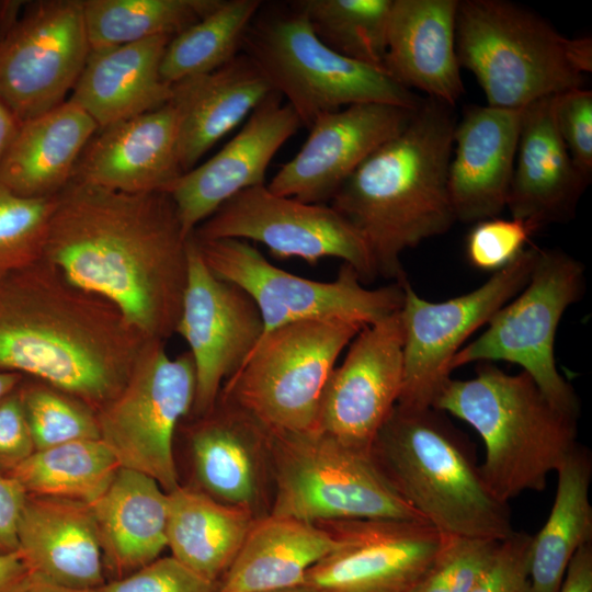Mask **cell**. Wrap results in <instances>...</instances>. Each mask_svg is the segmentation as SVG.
Instances as JSON below:
<instances>
[{
    "label": "cell",
    "instance_id": "6da1fadb",
    "mask_svg": "<svg viewBox=\"0 0 592 592\" xmlns=\"http://www.w3.org/2000/svg\"><path fill=\"white\" fill-rule=\"evenodd\" d=\"M189 237L168 193L72 179L57 194L43 260L111 303L147 339L166 341L181 314Z\"/></svg>",
    "mask_w": 592,
    "mask_h": 592
},
{
    "label": "cell",
    "instance_id": "7a4b0ae2",
    "mask_svg": "<svg viewBox=\"0 0 592 592\" xmlns=\"http://www.w3.org/2000/svg\"><path fill=\"white\" fill-rule=\"evenodd\" d=\"M148 341L111 303L44 260L0 280V371L50 385L95 412L126 384Z\"/></svg>",
    "mask_w": 592,
    "mask_h": 592
},
{
    "label": "cell",
    "instance_id": "3957f363",
    "mask_svg": "<svg viewBox=\"0 0 592 592\" xmlns=\"http://www.w3.org/2000/svg\"><path fill=\"white\" fill-rule=\"evenodd\" d=\"M453 107L425 99L407 127L367 157L342 183L334 208L366 244L376 276L402 282V253L445 234L456 221L448 167Z\"/></svg>",
    "mask_w": 592,
    "mask_h": 592
},
{
    "label": "cell",
    "instance_id": "277c9868",
    "mask_svg": "<svg viewBox=\"0 0 592 592\" xmlns=\"http://www.w3.org/2000/svg\"><path fill=\"white\" fill-rule=\"evenodd\" d=\"M369 455L394 490L442 535L501 542L514 532L509 504L487 487L444 412L397 403Z\"/></svg>",
    "mask_w": 592,
    "mask_h": 592
},
{
    "label": "cell",
    "instance_id": "5b68a950",
    "mask_svg": "<svg viewBox=\"0 0 592 592\" xmlns=\"http://www.w3.org/2000/svg\"><path fill=\"white\" fill-rule=\"evenodd\" d=\"M433 408L469 424L485 444L482 478L500 501L543 491L577 447L578 419L553 406L525 372L482 363L469 379L451 378Z\"/></svg>",
    "mask_w": 592,
    "mask_h": 592
},
{
    "label": "cell",
    "instance_id": "8992f818",
    "mask_svg": "<svg viewBox=\"0 0 592 592\" xmlns=\"http://www.w3.org/2000/svg\"><path fill=\"white\" fill-rule=\"evenodd\" d=\"M456 53L487 105L519 110L582 88L592 39L569 38L542 16L505 0L458 1Z\"/></svg>",
    "mask_w": 592,
    "mask_h": 592
},
{
    "label": "cell",
    "instance_id": "52a82bcc",
    "mask_svg": "<svg viewBox=\"0 0 592 592\" xmlns=\"http://www.w3.org/2000/svg\"><path fill=\"white\" fill-rule=\"evenodd\" d=\"M288 11L259 12L242 44L275 92L309 128L321 115L362 103L418 109L423 102L384 68L358 62L327 47L306 16Z\"/></svg>",
    "mask_w": 592,
    "mask_h": 592
},
{
    "label": "cell",
    "instance_id": "ba28073f",
    "mask_svg": "<svg viewBox=\"0 0 592 592\" xmlns=\"http://www.w3.org/2000/svg\"><path fill=\"white\" fill-rule=\"evenodd\" d=\"M271 457L270 514L310 523L425 522L394 490L369 453L348 447L329 435L272 430Z\"/></svg>",
    "mask_w": 592,
    "mask_h": 592
},
{
    "label": "cell",
    "instance_id": "9c48e42d",
    "mask_svg": "<svg viewBox=\"0 0 592 592\" xmlns=\"http://www.w3.org/2000/svg\"><path fill=\"white\" fill-rule=\"evenodd\" d=\"M365 327L307 320L263 334L220 390L274 431L316 432L326 384L341 352Z\"/></svg>",
    "mask_w": 592,
    "mask_h": 592
},
{
    "label": "cell",
    "instance_id": "30bf717a",
    "mask_svg": "<svg viewBox=\"0 0 592 592\" xmlns=\"http://www.w3.org/2000/svg\"><path fill=\"white\" fill-rule=\"evenodd\" d=\"M584 291L585 269L578 259L561 249L538 248L525 286L455 354L452 371L478 362L516 364L553 406L579 419V398L557 369L555 340L562 316Z\"/></svg>",
    "mask_w": 592,
    "mask_h": 592
},
{
    "label": "cell",
    "instance_id": "8fae6325",
    "mask_svg": "<svg viewBox=\"0 0 592 592\" xmlns=\"http://www.w3.org/2000/svg\"><path fill=\"white\" fill-rule=\"evenodd\" d=\"M194 239L208 269L252 298L263 334L307 320L342 319L368 326L402 305L407 280L368 288L354 267L342 263L333 281H314L277 267L248 241Z\"/></svg>",
    "mask_w": 592,
    "mask_h": 592
},
{
    "label": "cell",
    "instance_id": "7c38bea8",
    "mask_svg": "<svg viewBox=\"0 0 592 592\" xmlns=\"http://www.w3.org/2000/svg\"><path fill=\"white\" fill-rule=\"evenodd\" d=\"M164 343H146L126 384L95 413L100 439L119 467L145 474L170 492L180 486L174 434L192 412L196 378L189 351L172 357Z\"/></svg>",
    "mask_w": 592,
    "mask_h": 592
},
{
    "label": "cell",
    "instance_id": "4fadbf2b",
    "mask_svg": "<svg viewBox=\"0 0 592 592\" xmlns=\"http://www.w3.org/2000/svg\"><path fill=\"white\" fill-rule=\"evenodd\" d=\"M538 247L530 246L508 266L466 294L443 301L420 297L408 281L399 309L403 378L398 403L425 408L452 378L451 363L465 341L527 283Z\"/></svg>",
    "mask_w": 592,
    "mask_h": 592
},
{
    "label": "cell",
    "instance_id": "5bb4252c",
    "mask_svg": "<svg viewBox=\"0 0 592 592\" xmlns=\"http://www.w3.org/2000/svg\"><path fill=\"white\" fill-rule=\"evenodd\" d=\"M192 235L260 242L277 259L298 258L310 265L337 258L354 267L364 284L377 277L365 242L334 208L275 195L265 184L230 197Z\"/></svg>",
    "mask_w": 592,
    "mask_h": 592
},
{
    "label": "cell",
    "instance_id": "9a60e30c",
    "mask_svg": "<svg viewBox=\"0 0 592 592\" xmlns=\"http://www.w3.org/2000/svg\"><path fill=\"white\" fill-rule=\"evenodd\" d=\"M89 52L82 0L27 4L0 37V102L19 122L58 106Z\"/></svg>",
    "mask_w": 592,
    "mask_h": 592
},
{
    "label": "cell",
    "instance_id": "2e32d148",
    "mask_svg": "<svg viewBox=\"0 0 592 592\" xmlns=\"http://www.w3.org/2000/svg\"><path fill=\"white\" fill-rule=\"evenodd\" d=\"M263 331L252 298L208 269L191 235L187 278L175 333L186 342L195 367L194 417L215 406L223 385L240 368Z\"/></svg>",
    "mask_w": 592,
    "mask_h": 592
},
{
    "label": "cell",
    "instance_id": "e0dca14e",
    "mask_svg": "<svg viewBox=\"0 0 592 592\" xmlns=\"http://www.w3.org/2000/svg\"><path fill=\"white\" fill-rule=\"evenodd\" d=\"M402 344L399 310L361 329L326 384L316 432L369 453L401 394Z\"/></svg>",
    "mask_w": 592,
    "mask_h": 592
},
{
    "label": "cell",
    "instance_id": "ac0fdd59",
    "mask_svg": "<svg viewBox=\"0 0 592 592\" xmlns=\"http://www.w3.org/2000/svg\"><path fill=\"white\" fill-rule=\"evenodd\" d=\"M339 546L306 574L317 592H411L435 558L443 535L422 521L321 522Z\"/></svg>",
    "mask_w": 592,
    "mask_h": 592
},
{
    "label": "cell",
    "instance_id": "d6986e66",
    "mask_svg": "<svg viewBox=\"0 0 592 592\" xmlns=\"http://www.w3.org/2000/svg\"><path fill=\"white\" fill-rule=\"evenodd\" d=\"M194 418L189 443L198 490L257 519L269 515L272 430L221 392L207 413Z\"/></svg>",
    "mask_w": 592,
    "mask_h": 592
},
{
    "label": "cell",
    "instance_id": "ffe728a7",
    "mask_svg": "<svg viewBox=\"0 0 592 592\" xmlns=\"http://www.w3.org/2000/svg\"><path fill=\"white\" fill-rule=\"evenodd\" d=\"M418 109L362 103L319 116L300 150L266 187L304 203L331 201L367 157L407 127Z\"/></svg>",
    "mask_w": 592,
    "mask_h": 592
},
{
    "label": "cell",
    "instance_id": "44dd1931",
    "mask_svg": "<svg viewBox=\"0 0 592 592\" xmlns=\"http://www.w3.org/2000/svg\"><path fill=\"white\" fill-rule=\"evenodd\" d=\"M282 100L272 92L216 155L182 173L167 189L185 236L237 193L264 184L273 157L301 127L293 109Z\"/></svg>",
    "mask_w": 592,
    "mask_h": 592
},
{
    "label": "cell",
    "instance_id": "7402d4cb",
    "mask_svg": "<svg viewBox=\"0 0 592 592\" xmlns=\"http://www.w3.org/2000/svg\"><path fill=\"white\" fill-rule=\"evenodd\" d=\"M179 113L166 105L96 132L72 179L125 193L166 192L183 173Z\"/></svg>",
    "mask_w": 592,
    "mask_h": 592
},
{
    "label": "cell",
    "instance_id": "603a6c76",
    "mask_svg": "<svg viewBox=\"0 0 592 592\" xmlns=\"http://www.w3.org/2000/svg\"><path fill=\"white\" fill-rule=\"evenodd\" d=\"M523 110L473 105L456 122L448 167L456 221L498 217L506 207Z\"/></svg>",
    "mask_w": 592,
    "mask_h": 592
},
{
    "label": "cell",
    "instance_id": "cb8c5ba5",
    "mask_svg": "<svg viewBox=\"0 0 592 592\" xmlns=\"http://www.w3.org/2000/svg\"><path fill=\"white\" fill-rule=\"evenodd\" d=\"M555 95L525 106L506 207L537 231L569 221L590 179L573 163L555 121Z\"/></svg>",
    "mask_w": 592,
    "mask_h": 592
},
{
    "label": "cell",
    "instance_id": "d4e9b609",
    "mask_svg": "<svg viewBox=\"0 0 592 592\" xmlns=\"http://www.w3.org/2000/svg\"><path fill=\"white\" fill-rule=\"evenodd\" d=\"M457 7L458 0H392L383 65L399 84L452 107L464 94Z\"/></svg>",
    "mask_w": 592,
    "mask_h": 592
},
{
    "label": "cell",
    "instance_id": "484cf974",
    "mask_svg": "<svg viewBox=\"0 0 592 592\" xmlns=\"http://www.w3.org/2000/svg\"><path fill=\"white\" fill-rule=\"evenodd\" d=\"M18 539V553L35 580L79 589L106 582L88 503L27 494Z\"/></svg>",
    "mask_w": 592,
    "mask_h": 592
},
{
    "label": "cell",
    "instance_id": "4316f807",
    "mask_svg": "<svg viewBox=\"0 0 592 592\" xmlns=\"http://www.w3.org/2000/svg\"><path fill=\"white\" fill-rule=\"evenodd\" d=\"M270 82L246 54L223 67L172 84L179 113V153L184 172L237 127L272 93Z\"/></svg>",
    "mask_w": 592,
    "mask_h": 592
},
{
    "label": "cell",
    "instance_id": "83f0119b",
    "mask_svg": "<svg viewBox=\"0 0 592 592\" xmlns=\"http://www.w3.org/2000/svg\"><path fill=\"white\" fill-rule=\"evenodd\" d=\"M168 35L101 49H90L68 100L78 104L99 129L157 110L172 99L160 65Z\"/></svg>",
    "mask_w": 592,
    "mask_h": 592
},
{
    "label": "cell",
    "instance_id": "f1b7e54d",
    "mask_svg": "<svg viewBox=\"0 0 592 592\" xmlns=\"http://www.w3.org/2000/svg\"><path fill=\"white\" fill-rule=\"evenodd\" d=\"M90 508L110 580L137 571L167 548L168 494L151 477L121 467Z\"/></svg>",
    "mask_w": 592,
    "mask_h": 592
},
{
    "label": "cell",
    "instance_id": "f546056e",
    "mask_svg": "<svg viewBox=\"0 0 592 592\" xmlns=\"http://www.w3.org/2000/svg\"><path fill=\"white\" fill-rule=\"evenodd\" d=\"M98 130L94 119L70 100L20 122L0 161V183L27 197L58 194Z\"/></svg>",
    "mask_w": 592,
    "mask_h": 592
},
{
    "label": "cell",
    "instance_id": "4dcf8cb0",
    "mask_svg": "<svg viewBox=\"0 0 592 592\" xmlns=\"http://www.w3.org/2000/svg\"><path fill=\"white\" fill-rule=\"evenodd\" d=\"M338 546V537L320 523L273 514L257 519L218 592L301 585L307 572Z\"/></svg>",
    "mask_w": 592,
    "mask_h": 592
},
{
    "label": "cell",
    "instance_id": "1f68e13d",
    "mask_svg": "<svg viewBox=\"0 0 592 592\" xmlns=\"http://www.w3.org/2000/svg\"><path fill=\"white\" fill-rule=\"evenodd\" d=\"M167 494L171 556L197 576L220 582L257 517L195 488L179 486Z\"/></svg>",
    "mask_w": 592,
    "mask_h": 592
},
{
    "label": "cell",
    "instance_id": "d6a6232c",
    "mask_svg": "<svg viewBox=\"0 0 592 592\" xmlns=\"http://www.w3.org/2000/svg\"><path fill=\"white\" fill-rule=\"evenodd\" d=\"M556 473L557 490L549 515L532 538L531 592H558L577 550L592 543L591 453L578 444Z\"/></svg>",
    "mask_w": 592,
    "mask_h": 592
},
{
    "label": "cell",
    "instance_id": "836d02e7",
    "mask_svg": "<svg viewBox=\"0 0 592 592\" xmlns=\"http://www.w3.org/2000/svg\"><path fill=\"white\" fill-rule=\"evenodd\" d=\"M119 464L101 440H80L37 449L8 476L27 494L93 503L109 487Z\"/></svg>",
    "mask_w": 592,
    "mask_h": 592
},
{
    "label": "cell",
    "instance_id": "e575fe53",
    "mask_svg": "<svg viewBox=\"0 0 592 592\" xmlns=\"http://www.w3.org/2000/svg\"><path fill=\"white\" fill-rule=\"evenodd\" d=\"M262 7L260 0H220L219 4L168 43L160 75L172 86L212 72L232 60Z\"/></svg>",
    "mask_w": 592,
    "mask_h": 592
},
{
    "label": "cell",
    "instance_id": "d590c367",
    "mask_svg": "<svg viewBox=\"0 0 592 592\" xmlns=\"http://www.w3.org/2000/svg\"><path fill=\"white\" fill-rule=\"evenodd\" d=\"M220 0H82L90 49L175 36L196 23Z\"/></svg>",
    "mask_w": 592,
    "mask_h": 592
},
{
    "label": "cell",
    "instance_id": "8d00e7d4",
    "mask_svg": "<svg viewBox=\"0 0 592 592\" xmlns=\"http://www.w3.org/2000/svg\"><path fill=\"white\" fill-rule=\"evenodd\" d=\"M392 0H298L315 35L349 59L384 68Z\"/></svg>",
    "mask_w": 592,
    "mask_h": 592
},
{
    "label": "cell",
    "instance_id": "74e56055",
    "mask_svg": "<svg viewBox=\"0 0 592 592\" xmlns=\"http://www.w3.org/2000/svg\"><path fill=\"white\" fill-rule=\"evenodd\" d=\"M18 392L35 451L100 439L95 411L76 397L29 377L18 386Z\"/></svg>",
    "mask_w": 592,
    "mask_h": 592
},
{
    "label": "cell",
    "instance_id": "f35d334b",
    "mask_svg": "<svg viewBox=\"0 0 592 592\" xmlns=\"http://www.w3.org/2000/svg\"><path fill=\"white\" fill-rule=\"evenodd\" d=\"M57 194L22 196L0 183V280L43 260Z\"/></svg>",
    "mask_w": 592,
    "mask_h": 592
},
{
    "label": "cell",
    "instance_id": "ab89813d",
    "mask_svg": "<svg viewBox=\"0 0 592 592\" xmlns=\"http://www.w3.org/2000/svg\"><path fill=\"white\" fill-rule=\"evenodd\" d=\"M499 543L443 535L440 550L411 592H469Z\"/></svg>",
    "mask_w": 592,
    "mask_h": 592
},
{
    "label": "cell",
    "instance_id": "60d3db41",
    "mask_svg": "<svg viewBox=\"0 0 592 592\" xmlns=\"http://www.w3.org/2000/svg\"><path fill=\"white\" fill-rule=\"evenodd\" d=\"M537 230L513 218H487L474 223L465 239L467 262L476 270L496 273L512 263Z\"/></svg>",
    "mask_w": 592,
    "mask_h": 592
},
{
    "label": "cell",
    "instance_id": "b9f144b4",
    "mask_svg": "<svg viewBox=\"0 0 592 592\" xmlns=\"http://www.w3.org/2000/svg\"><path fill=\"white\" fill-rule=\"evenodd\" d=\"M219 582L208 581L172 556L159 557L137 571L109 580L98 592H218Z\"/></svg>",
    "mask_w": 592,
    "mask_h": 592
},
{
    "label": "cell",
    "instance_id": "7bdbcfd3",
    "mask_svg": "<svg viewBox=\"0 0 592 592\" xmlns=\"http://www.w3.org/2000/svg\"><path fill=\"white\" fill-rule=\"evenodd\" d=\"M555 121L579 171L592 175V92L583 88L555 95Z\"/></svg>",
    "mask_w": 592,
    "mask_h": 592
},
{
    "label": "cell",
    "instance_id": "ee69618b",
    "mask_svg": "<svg viewBox=\"0 0 592 592\" xmlns=\"http://www.w3.org/2000/svg\"><path fill=\"white\" fill-rule=\"evenodd\" d=\"M532 538L533 535L514 531L501 540L469 592H531Z\"/></svg>",
    "mask_w": 592,
    "mask_h": 592
},
{
    "label": "cell",
    "instance_id": "f6af8a7d",
    "mask_svg": "<svg viewBox=\"0 0 592 592\" xmlns=\"http://www.w3.org/2000/svg\"><path fill=\"white\" fill-rule=\"evenodd\" d=\"M35 452L18 387L0 399V473L9 475Z\"/></svg>",
    "mask_w": 592,
    "mask_h": 592
},
{
    "label": "cell",
    "instance_id": "bcb514c9",
    "mask_svg": "<svg viewBox=\"0 0 592 592\" xmlns=\"http://www.w3.org/2000/svg\"><path fill=\"white\" fill-rule=\"evenodd\" d=\"M27 493L12 477L0 473V555L16 553L19 525Z\"/></svg>",
    "mask_w": 592,
    "mask_h": 592
},
{
    "label": "cell",
    "instance_id": "7dc6e473",
    "mask_svg": "<svg viewBox=\"0 0 592 592\" xmlns=\"http://www.w3.org/2000/svg\"><path fill=\"white\" fill-rule=\"evenodd\" d=\"M558 592H592V543L577 550Z\"/></svg>",
    "mask_w": 592,
    "mask_h": 592
},
{
    "label": "cell",
    "instance_id": "c3c4849f",
    "mask_svg": "<svg viewBox=\"0 0 592 592\" xmlns=\"http://www.w3.org/2000/svg\"><path fill=\"white\" fill-rule=\"evenodd\" d=\"M33 580L18 551L0 555V592H26Z\"/></svg>",
    "mask_w": 592,
    "mask_h": 592
},
{
    "label": "cell",
    "instance_id": "681fc988",
    "mask_svg": "<svg viewBox=\"0 0 592 592\" xmlns=\"http://www.w3.org/2000/svg\"><path fill=\"white\" fill-rule=\"evenodd\" d=\"M20 122L12 112L0 102V161L14 137Z\"/></svg>",
    "mask_w": 592,
    "mask_h": 592
},
{
    "label": "cell",
    "instance_id": "f907efd6",
    "mask_svg": "<svg viewBox=\"0 0 592 592\" xmlns=\"http://www.w3.org/2000/svg\"><path fill=\"white\" fill-rule=\"evenodd\" d=\"M26 592H98V589L69 588L34 579Z\"/></svg>",
    "mask_w": 592,
    "mask_h": 592
},
{
    "label": "cell",
    "instance_id": "816d5d0a",
    "mask_svg": "<svg viewBox=\"0 0 592 592\" xmlns=\"http://www.w3.org/2000/svg\"><path fill=\"white\" fill-rule=\"evenodd\" d=\"M24 379V376L0 371V399L13 391Z\"/></svg>",
    "mask_w": 592,
    "mask_h": 592
},
{
    "label": "cell",
    "instance_id": "f5cc1de1",
    "mask_svg": "<svg viewBox=\"0 0 592 592\" xmlns=\"http://www.w3.org/2000/svg\"><path fill=\"white\" fill-rule=\"evenodd\" d=\"M265 592H317L307 585H297L293 588H286L281 590L265 591Z\"/></svg>",
    "mask_w": 592,
    "mask_h": 592
}]
</instances>
